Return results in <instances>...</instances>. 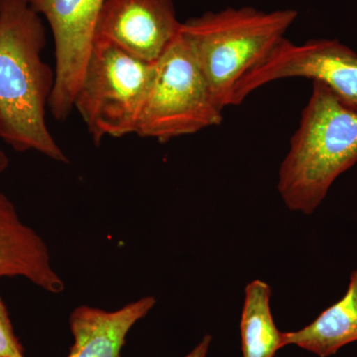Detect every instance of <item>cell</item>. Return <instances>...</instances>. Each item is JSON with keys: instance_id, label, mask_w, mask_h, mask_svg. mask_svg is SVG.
I'll use <instances>...</instances> for the list:
<instances>
[{"instance_id": "obj_1", "label": "cell", "mask_w": 357, "mask_h": 357, "mask_svg": "<svg viewBox=\"0 0 357 357\" xmlns=\"http://www.w3.org/2000/svg\"><path fill=\"white\" fill-rule=\"evenodd\" d=\"M46 32L27 0H0V119L2 140L16 151L69 162L46 122L55 70L42 59Z\"/></svg>"}, {"instance_id": "obj_2", "label": "cell", "mask_w": 357, "mask_h": 357, "mask_svg": "<svg viewBox=\"0 0 357 357\" xmlns=\"http://www.w3.org/2000/svg\"><path fill=\"white\" fill-rule=\"evenodd\" d=\"M357 163V112L325 84L312 82L299 126L278 173L277 190L289 210L312 215L335 181Z\"/></svg>"}, {"instance_id": "obj_3", "label": "cell", "mask_w": 357, "mask_h": 357, "mask_svg": "<svg viewBox=\"0 0 357 357\" xmlns=\"http://www.w3.org/2000/svg\"><path fill=\"white\" fill-rule=\"evenodd\" d=\"M294 9L271 13L250 6L227 7L182 23L180 35L225 109L236 84L271 53L295 22Z\"/></svg>"}, {"instance_id": "obj_4", "label": "cell", "mask_w": 357, "mask_h": 357, "mask_svg": "<svg viewBox=\"0 0 357 357\" xmlns=\"http://www.w3.org/2000/svg\"><path fill=\"white\" fill-rule=\"evenodd\" d=\"M156 74V62L134 57L95 39L74 100L96 144L105 137L135 134Z\"/></svg>"}, {"instance_id": "obj_5", "label": "cell", "mask_w": 357, "mask_h": 357, "mask_svg": "<svg viewBox=\"0 0 357 357\" xmlns=\"http://www.w3.org/2000/svg\"><path fill=\"white\" fill-rule=\"evenodd\" d=\"M223 109L180 33L156 61L136 133L165 143L218 126Z\"/></svg>"}, {"instance_id": "obj_6", "label": "cell", "mask_w": 357, "mask_h": 357, "mask_svg": "<svg viewBox=\"0 0 357 357\" xmlns=\"http://www.w3.org/2000/svg\"><path fill=\"white\" fill-rule=\"evenodd\" d=\"M292 77L325 84L345 107L357 112V53L338 40L294 44L284 38L236 84L231 105L275 81Z\"/></svg>"}, {"instance_id": "obj_7", "label": "cell", "mask_w": 357, "mask_h": 357, "mask_svg": "<svg viewBox=\"0 0 357 357\" xmlns=\"http://www.w3.org/2000/svg\"><path fill=\"white\" fill-rule=\"evenodd\" d=\"M48 21L55 43V86L49 107L59 121L74 110V100L95 43L105 0H27Z\"/></svg>"}, {"instance_id": "obj_8", "label": "cell", "mask_w": 357, "mask_h": 357, "mask_svg": "<svg viewBox=\"0 0 357 357\" xmlns=\"http://www.w3.org/2000/svg\"><path fill=\"white\" fill-rule=\"evenodd\" d=\"M174 0H105L96 38L156 62L180 33Z\"/></svg>"}, {"instance_id": "obj_9", "label": "cell", "mask_w": 357, "mask_h": 357, "mask_svg": "<svg viewBox=\"0 0 357 357\" xmlns=\"http://www.w3.org/2000/svg\"><path fill=\"white\" fill-rule=\"evenodd\" d=\"M4 276L23 277L52 294L65 289L43 239L21 222L14 204L0 192V277Z\"/></svg>"}, {"instance_id": "obj_10", "label": "cell", "mask_w": 357, "mask_h": 357, "mask_svg": "<svg viewBox=\"0 0 357 357\" xmlns=\"http://www.w3.org/2000/svg\"><path fill=\"white\" fill-rule=\"evenodd\" d=\"M155 304L154 297H144L114 312L77 307L70 317L74 344L68 357H121L129 331Z\"/></svg>"}, {"instance_id": "obj_11", "label": "cell", "mask_w": 357, "mask_h": 357, "mask_svg": "<svg viewBox=\"0 0 357 357\" xmlns=\"http://www.w3.org/2000/svg\"><path fill=\"white\" fill-rule=\"evenodd\" d=\"M354 342H357V270L351 272L342 299L302 330L284 333L285 347L297 345L319 357L333 356Z\"/></svg>"}, {"instance_id": "obj_12", "label": "cell", "mask_w": 357, "mask_h": 357, "mask_svg": "<svg viewBox=\"0 0 357 357\" xmlns=\"http://www.w3.org/2000/svg\"><path fill=\"white\" fill-rule=\"evenodd\" d=\"M271 287L256 279L245 287L241 333L243 357H274L285 347L284 333L277 328L270 307Z\"/></svg>"}, {"instance_id": "obj_13", "label": "cell", "mask_w": 357, "mask_h": 357, "mask_svg": "<svg viewBox=\"0 0 357 357\" xmlns=\"http://www.w3.org/2000/svg\"><path fill=\"white\" fill-rule=\"evenodd\" d=\"M0 356L25 357L20 340L14 333L8 312L0 298Z\"/></svg>"}, {"instance_id": "obj_14", "label": "cell", "mask_w": 357, "mask_h": 357, "mask_svg": "<svg viewBox=\"0 0 357 357\" xmlns=\"http://www.w3.org/2000/svg\"><path fill=\"white\" fill-rule=\"evenodd\" d=\"M211 342V335H206L199 344L185 357H206Z\"/></svg>"}, {"instance_id": "obj_15", "label": "cell", "mask_w": 357, "mask_h": 357, "mask_svg": "<svg viewBox=\"0 0 357 357\" xmlns=\"http://www.w3.org/2000/svg\"><path fill=\"white\" fill-rule=\"evenodd\" d=\"M2 136H3V124H2L1 119H0V139H2ZM8 164V157L4 153L3 150L0 148V173L6 170Z\"/></svg>"}, {"instance_id": "obj_16", "label": "cell", "mask_w": 357, "mask_h": 357, "mask_svg": "<svg viewBox=\"0 0 357 357\" xmlns=\"http://www.w3.org/2000/svg\"><path fill=\"white\" fill-rule=\"evenodd\" d=\"M0 357H7V356H0Z\"/></svg>"}]
</instances>
